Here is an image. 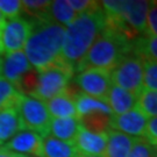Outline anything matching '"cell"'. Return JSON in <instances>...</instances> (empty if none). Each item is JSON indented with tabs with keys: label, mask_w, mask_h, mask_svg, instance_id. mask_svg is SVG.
Returning a JSON list of instances; mask_svg holds the SVG:
<instances>
[{
	"label": "cell",
	"mask_w": 157,
	"mask_h": 157,
	"mask_svg": "<svg viewBox=\"0 0 157 157\" xmlns=\"http://www.w3.org/2000/svg\"><path fill=\"white\" fill-rule=\"evenodd\" d=\"M108 21L101 5L79 14L65 28L62 45V62L75 72L91 45L106 28Z\"/></svg>",
	"instance_id": "1"
},
{
	"label": "cell",
	"mask_w": 157,
	"mask_h": 157,
	"mask_svg": "<svg viewBox=\"0 0 157 157\" xmlns=\"http://www.w3.org/2000/svg\"><path fill=\"white\" fill-rule=\"evenodd\" d=\"M65 27L50 20L32 21V32L25 44L23 52L36 71L64 64L62 45Z\"/></svg>",
	"instance_id": "2"
},
{
	"label": "cell",
	"mask_w": 157,
	"mask_h": 157,
	"mask_svg": "<svg viewBox=\"0 0 157 157\" xmlns=\"http://www.w3.org/2000/svg\"><path fill=\"white\" fill-rule=\"evenodd\" d=\"M133 41L120 29L107 25L76 67V72L86 69L112 71L124 57L133 54Z\"/></svg>",
	"instance_id": "3"
},
{
	"label": "cell",
	"mask_w": 157,
	"mask_h": 157,
	"mask_svg": "<svg viewBox=\"0 0 157 157\" xmlns=\"http://www.w3.org/2000/svg\"><path fill=\"white\" fill-rule=\"evenodd\" d=\"M100 5L113 27L133 40L146 35L150 0H105L100 1Z\"/></svg>",
	"instance_id": "4"
},
{
	"label": "cell",
	"mask_w": 157,
	"mask_h": 157,
	"mask_svg": "<svg viewBox=\"0 0 157 157\" xmlns=\"http://www.w3.org/2000/svg\"><path fill=\"white\" fill-rule=\"evenodd\" d=\"M17 113L22 124V128L39 134L42 139L49 135L51 117L44 101L32 95H21L17 104Z\"/></svg>",
	"instance_id": "5"
},
{
	"label": "cell",
	"mask_w": 157,
	"mask_h": 157,
	"mask_svg": "<svg viewBox=\"0 0 157 157\" xmlns=\"http://www.w3.org/2000/svg\"><path fill=\"white\" fill-rule=\"evenodd\" d=\"M72 76L73 71L65 64H57L40 71L37 86L32 97L45 102L57 95L67 93Z\"/></svg>",
	"instance_id": "6"
},
{
	"label": "cell",
	"mask_w": 157,
	"mask_h": 157,
	"mask_svg": "<svg viewBox=\"0 0 157 157\" xmlns=\"http://www.w3.org/2000/svg\"><path fill=\"white\" fill-rule=\"evenodd\" d=\"M111 82L139 97L143 90V59L135 54L124 57L111 71Z\"/></svg>",
	"instance_id": "7"
},
{
	"label": "cell",
	"mask_w": 157,
	"mask_h": 157,
	"mask_svg": "<svg viewBox=\"0 0 157 157\" xmlns=\"http://www.w3.org/2000/svg\"><path fill=\"white\" fill-rule=\"evenodd\" d=\"M75 82L80 89V92L101 100L106 99L107 93L112 86L111 71L101 69H86L78 72Z\"/></svg>",
	"instance_id": "8"
},
{
	"label": "cell",
	"mask_w": 157,
	"mask_h": 157,
	"mask_svg": "<svg viewBox=\"0 0 157 157\" xmlns=\"http://www.w3.org/2000/svg\"><path fill=\"white\" fill-rule=\"evenodd\" d=\"M32 32V21L25 17H15L6 21L1 27V43L4 54L21 51Z\"/></svg>",
	"instance_id": "9"
},
{
	"label": "cell",
	"mask_w": 157,
	"mask_h": 157,
	"mask_svg": "<svg viewBox=\"0 0 157 157\" xmlns=\"http://www.w3.org/2000/svg\"><path fill=\"white\" fill-rule=\"evenodd\" d=\"M148 120L149 118L135 107L134 109L124 114L112 115L109 120V129L134 139H144Z\"/></svg>",
	"instance_id": "10"
},
{
	"label": "cell",
	"mask_w": 157,
	"mask_h": 157,
	"mask_svg": "<svg viewBox=\"0 0 157 157\" xmlns=\"http://www.w3.org/2000/svg\"><path fill=\"white\" fill-rule=\"evenodd\" d=\"M32 69L33 67L28 62L23 50L11 54H2L0 76L15 85L17 89L21 78Z\"/></svg>",
	"instance_id": "11"
},
{
	"label": "cell",
	"mask_w": 157,
	"mask_h": 157,
	"mask_svg": "<svg viewBox=\"0 0 157 157\" xmlns=\"http://www.w3.org/2000/svg\"><path fill=\"white\" fill-rule=\"evenodd\" d=\"M73 144L80 155L102 157L107 144V132L93 133L82 126L73 141Z\"/></svg>",
	"instance_id": "12"
},
{
	"label": "cell",
	"mask_w": 157,
	"mask_h": 157,
	"mask_svg": "<svg viewBox=\"0 0 157 157\" xmlns=\"http://www.w3.org/2000/svg\"><path fill=\"white\" fill-rule=\"evenodd\" d=\"M42 143L43 139L39 134L22 129L6 143L5 148L14 154L42 157Z\"/></svg>",
	"instance_id": "13"
},
{
	"label": "cell",
	"mask_w": 157,
	"mask_h": 157,
	"mask_svg": "<svg viewBox=\"0 0 157 157\" xmlns=\"http://www.w3.org/2000/svg\"><path fill=\"white\" fill-rule=\"evenodd\" d=\"M137 95L130 93L128 91L112 85L107 93L105 101L112 109L113 115H120L134 109L137 102Z\"/></svg>",
	"instance_id": "14"
},
{
	"label": "cell",
	"mask_w": 157,
	"mask_h": 157,
	"mask_svg": "<svg viewBox=\"0 0 157 157\" xmlns=\"http://www.w3.org/2000/svg\"><path fill=\"white\" fill-rule=\"evenodd\" d=\"M136 140L113 129L107 130V144L102 157H127Z\"/></svg>",
	"instance_id": "15"
},
{
	"label": "cell",
	"mask_w": 157,
	"mask_h": 157,
	"mask_svg": "<svg viewBox=\"0 0 157 157\" xmlns=\"http://www.w3.org/2000/svg\"><path fill=\"white\" fill-rule=\"evenodd\" d=\"M22 129V124L15 107L0 111V147L6 144Z\"/></svg>",
	"instance_id": "16"
},
{
	"label": "cell",
	"mask_w": 157,
	"mask_h": 157,
	"mask_svg": "<svg viewBox=\"0 0 157 157\" xmlns=\"http://www.w3.org/2000/svg\"><path fill=\"white\" fill-rule=\"evenodd\" d=\"M82 127L79 118L51 119L49 135L58 140L73 142Z\"/></svg>",
	"instance_id": "17"
},
{
	"label": "cell",
	"mask_w": 157,
	"mask_h": 157,
	"mask_svg": "<svg viewBox=\"0 0 157 157\" xmlns=\"http://www.w3.org/2000/svg\"><path fill=\"white\" fill-rule=\"evenodd\" d=\"M45 105L52 119L78 118L73 98L67 92L45 101Z\"/></svg>",
	"instance_id": "18"
},
{
	"label": "cell",
	"mask_w": 157,
	"mask_h": 157,
	"mask_svg": "<svg viewBox=\"0 0 157 157\" xmlns=\"http://www.w3.org/2000/svg\"><path fill=\"white\" fill-rule=\"evenodd\" d=\"M78 118H82L84 115L91 114V113H105L108 115H113L112 109L107 105L105 100L97 99L93 97L85 94L83 92H78L72 95Z\"/></svg>",
	"instance_id": "19"
},
{
	"label": "cell",
	"mask_w": 157,
	"mask_h": 157,
	"mask_svg": "<svg viewBox=\"0 0 157 157\" xmlns=\"http://www.w3.org/2000/svg\"><path fill=\"white\" fill-rule=\"evenodd\" d=\"M78 152L73 142L58 140L48 135L42 143V157H77Z\"/></svg>",
	"instance_id": "20"
},
{
	"label": "cell",
	"mask_w": 157,
	"mask_h": 157,
	"mask_svg": "<svg viewBox=\"0 0 157 157\" xmlns=\"http://www.w3.org/2000/svg\"><path fill=\"white\" fill-rule=\"evenodd\" d=\"M78 17L75 11L69 5L67 0H55L51 1L50 6L48 8L47 19L52 22H56L67 28L69 25L75 21V19Z\"/></svg>",
	"instance_id": "21"
},
{
	"label": "cell",
	"mask_w": 157,
	"mask_h": 157,
	"mask_svg": "<svg viewBox=\"0 0 157 157\" xmlns=\"http://www.w3.org/2000/svg\"><path fill=\"white\" fill-rule=\"evenodd\" d=\"M133 54L142 59L157 63V37L137 36L133 41Z\"/></svg>",
	"instance_id": "22"
},
{
	"label": "cell",
	"mask_w": 157,
	"mask_h": 157,
	"mask_svg": "<svg viewBox=\"0 0 157 157\" xmlns=\"http://www.w3.org/2000/svg\"><path fill=\"white\" fill-rule=\"evenodd\" d=\"M22 93L11 82L0 76V111L15 107Z\"/></svg>",
	"instance_id": "23"
},
{
	"label": "cell",
	"mask_w": 157,
	"mask_h": 157,
	"mask_svg": "<svg viewBox=\"0 0 157 157\" xmlns=\"http://www.w3.org/2000/svg\"><path fill=\"white\" fill-rule=\"evenodd\" d=\"M112 115L105 113H91L79 118L80 124L85 129L93 133H106L109 130V120Z\"/></svg>",
	"instance_id": "24"
},
{
	"label": "cell",
	"mask_w": 157,
	"mask_h": 157,
	"mask_svg": "<svg viewBox=\"0 0 157 157\" xmlns=\"http://www.w3.org/2000/svg\"><path fill=\"white\" fill-rule=\"evenodd\" d=\"M135 107L148 118L157 117V91L142 90Z\"/></svg>",
	"instance_id": "25"
},
{
	"label": "cell",
	"mask_w": 157,
	"mask_h": 157,
	"mask_svg": "<svg viewBox=\"0 0 157 157\" xmlns=\"http://www.w3.org/2000/svg\"><path fill=\"white\" fill-rule=\"evenodd\" d=\"M51 1L47 0H23L21 1L22 4V13L27 14L28 17H32L34 19L33 21L36 20H48L47 19V13L48 8L50 6Z\"/></svg>",
	"instance_id": "26"
},
{
	"label": "cell",
	"mask_w": 157,
	"mask_h": 157,
	"mask_svg": "<svg viewBox=\"0 0 157 157\" xmlns=\"http://www.w3.org/2000/svg\"><path fill=\"white\" fill-rule=\"evenodd\" d=\"M143 90L157 91V63L143 59Z\"/></svg>",
	"instance_id": "27"
},
{
	"label": "cell",
	"mask_w": 157,
	"mask_h": 157,
	"mask_svg": "<svg viewBox=\"0 0 157 157\" xmlns=\"http://www.w3.org/2000/svg\"><path fill=\"white\" fill-rule=\"evenodd\" d=\"M0 12L5 19H15L22 13V4L20 0H0Z\"/></svg>",
	"instance_id": "28"
},
{
	"label": "cell",
	"mask_w": 157,
	"mask_h": 157,
	"mask_svg": "<svg viewBox=\"0 0 157 157\" xmlns=\"http://www.w3.org/2000/svg\"><path fill=\"white\" fill-rule=\"evenodd\" d=\"M127 157H152V146L144 139H137Z\"/></svg>",
	"instance_id": "29"
},
{
	"label": "cell",
	"mask_w": 157,
	"mask_h": 157,
	"mask_svg": "<svg viewBox=\"0 0 157 157\" xmlns=\"http://www.w3.org/2000/svg\"><path fill=\"white\" fill-rule=\"evenodd\" d=\"M144 36L157 37V0H151L147 17V29Z\"/></svg>",
	"instance_id": "30"
},
{
	"label": "cell",
	"mask_w": 157,
	"mask_h": 157,
	"mask_svg": "<svg viewBox=\"0 0 157 157\" xmlns=\"http://www.w3.org/2000/svg\"><path fill=\"white\" fill-rule=\"evenodd\" d=\"M67 2L77 15L92 11L100 6V1H92V0H67Z\"/></svg>",
	"instance_id": "31"
},
{
	"label": "cell",
	"mask_w": 157,
	"mask_h": 157,
	"mask_svg": "<svg viewBox=\"0 0 157 157\" xmlns=\"http://www.w3.org/2000/svg\"><path fill=\"white\" fill-rule=\"evenodd\" d=\"M144 140L151 146H157V117L149 118L148 120Z\"/></svg>",
	"instance_id": "32"
},
{
	"label": "cell",
	"mask_w": 157,
	"mask_h": 157,
	"mask_svg": "<svg viewBox=\"0 0 157 157\" xmlns=\"http://www.w3.org/2000/svg\"><path fill=\"white\" fill-rule=\"evenodd\" d=\"M0 157H13V152H11L5 147H0Z\"/></svg>",
	"instance_id": "33"
},
{
	"label": "cell",
	"mask_w": 157,
	"mask_h": 157,
	"mask_svg": "<svg viewBox=\"0 0 157 157\" xmlns=\"http://www.w3.org/2000/svg\"><path fill=\"white\" fill-rule=\"evenodd\" d=\"M5 22H6V19H5V17L1 14V12H0V28L5 25Z\"/></svg>",
	"instance_id": "34"
},
{
	"label": "cell",
	"mask_w": 157,
	"mask_h": 157,
	"mask_svg": "<svg viewBox=\"0 0 157 157\" xmlns=\"http://www.w3.org/2000/svg\"><path fill=\"white\" fill-rule=\"evenodd\" d=\"M13 157H36V156H30V155H20V154H14V152H13Z\"/></svg>",
	"instance_id": "35"
},
{
	"label": "cell",
	"mask_w": 157,
	"mask_h": 157,
	"mask_svg": "<svg viewBox=\"0 0 157 157\" xmlns=\"http://www.w3.org/2000/svg\"><path fill=\"white\" fill-rule=\"evenodd\" d=\"M152 157H157V146H152Z\"/></svg>",
	"instance_id": "36"
},
{
	"label": "cell",
	"mask_w": 157,
	"mask_h": 157,
	"mask_svg": "<svg viewBox=\"0 0 157 157\" xmlns=\"http://www.w3.org/2000/svg\"><path fill=\"white\" fill-rule=\"evenodd\" d=\"M4 54V50H2V43H1V28H0V55Z\"/></svg>",
	"instance_id": "37"
},
{
	"label": "cell",
	"mask_w": 157,
	"mask_h": 157,
	"mask_svg": "<svg viewBox=\"0 0 157 157\" xmlns=\"http://www.w3.org/2000/svg\"><path fill=\"white\" fill-rule=\"evenodd\" d=\"M77 157H98V156H87V155H80V154H78Z\"/></svg>",
	"instance_id": "38"
},
{
	"label": "cell",
	"mask_w": 157,
	"mask_h": 157,
	"mask_svg": "<svg viewBox=\"0 0 157 157\" xmlns=\"http://www.w3.org/2000/svg\"><path fill=\"white\" fill-rule=\"evenodd\" d=\"M1 58H2V55H0V67H1Z\"/></svg>",
	"instance_id": "39"
}]
</instances>
